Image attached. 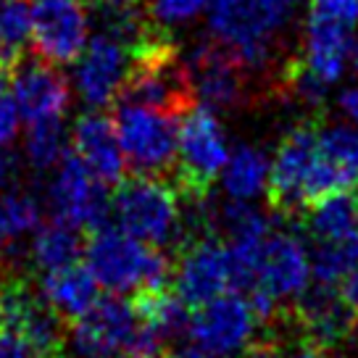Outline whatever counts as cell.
I'll return each mask as SVG.
<instances>
[{
  "label": "cell",
  "mask_w": 358,
  "mask_h": 358,
  "mask_svg": "<svg viewBox=\"0 0 358 358\" xmlns=\"http://www.w3.org/2000/svg\"><path fill=\"white\" fill-rule=\"evenodd\" d=\"M350 187H356V179L322 150L319 124L303 122L285 132L268 164L266 201L271 211L292 216Z\"/></svg>",
  "instance_id": "1"
},
{
  "label": "cell",
  "mask_w": 358,
  "mask_h": 358,
  "mask_svg": "<svg viewBox=\"0 0 358 358\" xmlns=\"http://www.w3.org/2000/svg\"><path fill=\"white\" fill-rule=\"evenodd\" d=\"M298 0H208L211 37L235 53L256 79L280 64L282 34Z\"/></svg>",
  "instance_id": "2"
},
{
  "label": "cell",
  "mask_w": 358,
  "mask_h": 358,
  "mask_svg": "<svg viewBox=\"0 0 358 358\" xmlns=\"http://www.w3.org/2000/svg\"><path fill=\"white\" fill-rule=\"evenodd\" d=\"M69 353L77 358H166V340L140 322L129 298L101 295L87 313L66 324Z\"/></svg>",
  "instance_id": "3"
},
{
  "label": "cell",
  "mask_w": 358,
  "mask_h": 358,
  "mask_svg": "<svg viewBox=\"0 0 358 358\" xmlns=\"http://www.w3.org/2000/svg\"><path fill=\"white\" fill-rule=\"evenodd\" d=\"M85 258L98 285L108 292L124 295L143 285L171 282V256L164 248L148 245L113 222L85 232Z\"/></svg>",
  "instance_id": "4"
},
{
  "label": "cell",
  "mask_w": 358,
  "mask_h": 358,
  "mask_svg": "<svg viewBox=\"0 0 358 358\" xmlns=\"http://www.w3.org/2000/svg\"><path fill=\"white\" fill-rule=\"evenodd\" d=\"M111 219L148 245L166 248L182 237V195L164 177H124L111 195Z\"/></svg>",
  "instance_id": "5"
},
{
  "label": "cell",
  "mask_w": 358,
  "mask_h": 358,
  "mask_svg": "<svg viewBox=\"0 0 358 358\" xmlns=\"http://www.w3.org/2000/svg\"><path fill=\"white\" fill-rule=\"evenodd\" d=\"M229 158V143L216 111L195 103L179 119L174 187L185 203L208 201Z\"/></svg>",
  "instance_id": "6"
},
{
  "label": "cell",
  "mask_w": 358,
  "mask_h": 358,
  "mask_svg": "<svg viewBox=\"0 0 358 358\" xmlns=\"http://www.w3.org/2000/svg\"><path fill=\"white\" fill-rule=\"evenodd\" d=\"M179 116L134 103H113V127L122 143L127 169L143 177L174 171L179 143Z\"/></svg>",
  "instance_id": "7"
},
{
  "label": "cell",
  "mask_w": 358,
  "mask_h": 358,
  "mask_svg": "<svg viewBox=\"0 0 358 358\" xmlns=\"http://www.w3.org/2000/svg\"><path fill=\"white\" fill-rule=\"evenodd\" d=\"M266 324L256 311V306L243 292H222L219 298L203 303L190 313L187 337L192 345L227 358L237 356L248 348L258 345L261 327Z\"/></svg>",
  "instance_id": "8"
},
{
  "label": "cell",
  "mask_w": 358,
  "mask_h": 358,
  "mask_svg": "<svg viewBox=\"0 0 358 358\" xmlns=\"http://www.w3.org/2000/svg\"><path fill=\"white\" fill-rule=\"evenodd\" d=\"M171 287L190 308H198L232 287L229 253L213 229L185 235L177 243L171 256Z\"/></svg>",
  "instance_id": "9"
},
{
  "label": "cell",
  "mask_w": 358,
  "mask_h": 358,
  "mask_svg": "<svg viewBox=\"0 0 358 358\" xmlns=\"http://www.w3.org/2000/svg\"><path fill=\"white\" fill-rule=\"evenodd\" d=\"M48 208L56 222L71 224L82 232L111 222V195L92 169L77 156L66 153L48 187Z\"/></svg>",
  "instance_id": "10"
},
{
  "label": "cell",
  "mask_w": 358,
  "mask_h": 358,
  "mask_svg": "<svg viewBox=\"0 0 358 358\" xmlns=\"http://www.w3.org/2000/svg\"><path fill=\"white\" fill-rule=\"evenodd\" d=\"M195 98L211 111H232L250 98L253 74L245 64L219 40H203L187 58Z\"/></svg>",
  "instance_id": "11"
},
{
  "label": "cell",
  "mask_w": 358,
  "mask_h": 358,
  "mask_svg": "<svg viewBox=\"0 0 358 358\" xmlns=\"http://www.w3.org/2000/svg\"><path fill=\"white\" fill-rule=\"evenodd\" d=\"M292 316L298 335L322 348L324 353L345 345L358 327V313L343 301L340 290L319 280H313V285L308 282V287L295 298Z\"/></svg>",
  "instance_id": "12"
},
{
  "label": "cell",
  "mask_w": 358,
  "mask_h": 358,
  "mask_svg": "<svg viewBox=\"0 0 358 358\" xmlns=\"http://www.w3.org/2000/svg\"><path fill=\"white\" fill-rule=\"evenodd\" d=\"M87 13L82 0H34L32 45L34 53L50 64L66 66L87 45Z\"/></svg>",
  "instance_id": "13"
},
{
  "label": "cell",
  "mask_w": 358,
  "mask_h": 358,
  "mask_svg": "<svg viewBox=\"0 0 358 358\" xmlns=\"http://www.w3.org/2000/svg\"><path fill=\"white\" fill-rule=\"evenodd\" d=\"M132 66V53L124 43L106 32H98L77 58L74 85L79 98L90 108L111 106Z\"/></svg>",
  "instance_id": "14"
},
{
  "label": "cell",
  "mask_w": 358,
  "mask_h": 358,
  "mask_svg": "<svg viewBox=\"0 0 358 358\" xmlns=\"http://www.w3.org/2000/svg\"><path fill=\"white\" fill-rule=\"evenodd\" d=\"M13 101L27 122L37 119H64V113L71 101L69 79L58 64H50L45 58H29L19 64V71L11 82Z\"/></svg>",
  "instance_id": "15"
},
{
  "label": "cell",
  "mask_w": 358,
  "mask_h": 358,
  "mask_svg": "<svg viewBox=\"0 0 358 358\" xmlns=\"http://www.w3.org/2000/svg\"><path fill=\"white\" fill-rule=\"evenodd\" d=\"M353 53V27L308 11L303 24L301 64L324 85H335L343 79Z\"/></svg>",
  "instance_id": "16"
},
{
  "label": "cell",
  "mask_w": 358,
  "mask_h": 358,
  "mask_svg": "<svg viewBox=\"0 0 358 358\" xmlns=\"http://www.w3.org/2000/svg\"><path fill=\"white\" fill-rule=\"evenodd\" d=\"M71 145L85 164H87L106 185H116L127 174V158H124L119 134L113 119L101 108L82 113L74 129H71Z\"/></svg>",
  "instance_id": "17"
},
{
  "label": "cell",
  "mask_w": 358,
  "mask_h": 358,
  "mask_svg": "<svg viewBox=\"0 0 358 358\" xmlns=\"http://www.w3.org/2000/svg\"><path fill=\"white\" fill-rule=\"evenodd\" d=\"M98 287L101 285L95 280V274L82 264L43 271V282H40L45 301L56 308L66 324L92 308V303L101 298Z\"/></svg>",
  "instance_id": "18"
},
{
  "label": "cell",
  "mask_w": 358,
  "mask_h": 358,
  "mask_svg": "<svg viewBox=\"0 0 358 358\" xmlns=\"http://www.w3.org/2000/svg\"><path fill=\"white\" fill-rule=\"evenodd\" d=\"M306 235L313 243H335V240H345V237L358 232V211L353 192H335L327 195L322 201H316L313 206L306 208Z\"/></svg>",
  "instance_id": "19"
},
{
  "label": "cell",
  "mask_w": 358,
  "mask_h": 358,
  "mask_svg": "<svg viewBox=\"0 0 358 358\" xmlns=\"http://www.w3.org/2000/svg\"><path fill=\"white\" fill-rule=\"evenodd\" d=\"M32 264L40 271H53L71 264H79V258L85 256V232L64 222L40 224L34 229L32 248H29Z\"/></svg>",
  "instance_id": "20"
},
{
  "label": "cell",
  "mask_w": 358,
  "mask_h": 358,
  "mask_svg": "<svg viewBox=\"0 0 358 358\" xmlns=\"http://www.w3.org/2000/svg\"><path fill=\"white\" fill-rule=\"evenodd\" d=\"M222 185L227 198L232 201H253L266 190L268 161L256 145H237L222 171Z\"/></svg>",
  "instance_id": "21"
},
{
  "label": "cell",
  "mask_w": 358,
  "mask_h": 358,
  "mask_svg": "<svg viewBox=\"0 0 358 358\" xmlns=\"http://www.w3.org/2000/svg\"><path fill=\"white\" fill-rule=\"evenodd\" d=\"M43 224V208L27 192L0 195V268L11 266L13 248Z\"/></svg>",
  "instance_id": "22"
},
{
  "label": "cell",
  "mask_w": 358,
  "mask_h": 358,
  "mask_svg": "<svg viewBox=\"0 0 358 358\" xmlns=\"http://www.w3.org/2000/svg\"><path fill=\"white\" fill-rule=\"evenodd\" d=\"M29 40H32V0H0V66H19Z\"/></svg>",
  "instance_id": "23"
},
{
  "label": "cell",
  "mask_w": 358,
  "mask_h": 358,
  "mask_svg": "<svg viewBox=\"0 0 358 358\" xmlns=\"http://www.w3.org/2000/svg\"><path fill=\"white\" fill-rule=\"evenodd\" d=\"M24 153L34 171H50L66 156V129L64 122L53 119H37L29 122V132L24 140Z\"/></svg>",
  "instance_id": "24"
},
{
  "label": "cell",
  "mask_w": 358,
  "mask_h": 358,
  "mask_svg": "<svg viewBox=\"0 0 358 358\" xmlns=\"http://www.w3.org/2000/svg\"><path fill=\"white\" fill-rule=\"evenodd\" d=\"M358 266V232L335 240V243H313L311 248V274L313 280L337 285L350 268Z\"/></svg>",
  "instance_id": "25"
},
{
  "label": "cell",
  "mask_w": 358,
  "mask_h": 358,
  "mask_svg": "<svg viewBox=\"0 0 358 358\" xmlns=\"http://www.w3.org/2000/svg\"><path fill=\"white\" fill-rule=\"evenodd\" d=\"M319 143L327 156L358 182V124L319 127Z\"/></svg>",
  "instance_id": "26"
},
{
  "label": "cell",
  "mask_w": 358,
  "mask_h": 358,
  "mask_svg": "<svg viewBox=\"0 0 358 358\" xmlns=\"http://www.w3.org/2000/svg\"><path fill=\"white\" fill-rule=\"evenodd\" d=\"M203 8H208V0H150L148 13L161 27H177V24L192 22Z\"/></svg>",
  "instance_id": "27"
},
{
  "label": "cell",
  "mask_w": 358,
  "mask_h": 358,
  "mask_svg": "<svg viewBox=\"0 0 358 358\" xmlns=\"http://www.w3.org/2000/svg\"><path fill=\"white\" fill-rule=\"evenodd\" d=\"M308 11L337 19V22L356 27L358 24V0H311Z\"/></svg>",
  "instance_id": "28"
},
{
  "label": "cell",
  "mask_w": 358,
  "mask_h": 358,
  "mask_svg": "<svg viewBox=\"0 0 358 358\" xmlns=\"http://www.w3.org/2000/svg\"><path fill=\"white\" fill-rule=\"evenodd\" d=\"M19 119H22V111H19V106H16L11 92V95H6L0 101V148L8 145L13 137H16V132H19Z\"/></svg>",
  "instance_id": "29"
},
{
  "label": "cell",
  "mask_w": 358,
  "mask_h": 358,
  "mask_svg": "<svg viewBox=\"0 0 358 358\" xmlns=\"http://www.w3.org/2000/svg\"><path fill=\"white\" fill-rule=\"evenodd\" d=\"M274 358H329V353L298 335V340L287 343L285 348H274Z\"/></svg>",
  "instance_id": "30"
},
{
  "label": "cell",
  "mask_w": 358,
  "mask_h": 358,
  "mask_svg": "<svg viewBox=\"0 0 358 358\" xmlns=\"http://www.w3.org/2000/svg\"><path fill=\"white\" fill-rule=\"evenodd\" d=\"M0 358H34L29 345L24 343L16 332H3L0 335Z\"/></svg>",
  "instance_id": "31"
},
{
  "label": "cell",
  "mask_w": 358,
  "mask_h": 358,
  "mask_svg": "<svg viewBox=\"0 0 358 358\" xmlns=\"http://www.w3.org/2000/svg\"><path fill=\"white\" fill-rule=\"evenodd\" d=\"M337 290H340V295H343V301L353 308V311L358 313V266L350 268L343 280L335 285Z\"/></svg>",
  "instance_id": "32"
},
{
  "label": "cell",
  "mask_w": 358,
  "mask_h": 358,
  "mask_svg": "<svg viewBox=\"0 0 358 358\" xmlns=\"http://www.w3.org/2000/svg\"><path fill=\"white\" fill-rule=\"evenodd\" d=\"M337 108L350 124H358V85L345 87L337 98Z\"/></svg>",
  "instance_id": "33"
},
{
  "label": "cell",
  "mask_w": 358,
  "mask_h": 358,
  "mask_svg": "<svg viewBox=\"0 0 358 358\" xmlns=\"http://www.w3.org/2000/svg\"><path fill=\"white\" fill-rule=\"evenodd\" d=\"M166 358H219V356H211V353H206V350H201L198 345H187V348H177L174 353H169Z\"/></svg>",
  "instance_id": "34"
},
{
  "label": "cell",
  "mask_w": 358,
  "mask_h": 358,
  "mask_svg": "<svg viewBox=\"0 0 358 358\" xmlns=\"http://www.w3.org/2000/svg\"><path fill=\"white\" fill-rule=\"evenodd\" d=\"M240 358H274V345L271 343H258L240 353Z\"/></svg>",
  "instance_id": "35"
},
{
  "label": "cell",
  "mask_w": 358,
  "mask_h": 358,
  "mask_svg": "<svg viewBox=\"0 0 358 358\" xmlns=\"http://www.w3.org/2000/svg\"><path fill=\"white\" fill-rule=\"evenodd\" d=\"M11 82H13V69L0 66V101L6 95H11Z\"/></svg>",
  "instance_id": "36"
},
{
  "label": "cell",
  "mask_w": 358,
  "mask_h": 358,
  "mask_svg": "<svg viewBox=\"0 0 358 358\" xmlns=\"http://www.w3.org/2000/svg\"><path fill=\"white\" fill-rule=\"evenodd\" d=\"M8 177H11V164H8V158L6 153L0 150V195L6 190V185H8Z\"/></svg>",
  "instance_id": "37"
},
{
  "label": "cell",
  "mask_w": 358,
  "mask_h": 358,
  "mask_svg": "<svg viewBox=\"0 0 358 358\" xmlns=\"http://www.w3.org/2000/svg\"><path fill=\"white\" fill-rule=\"evenodd\" d=\"M98 3H106V6H134L137 0H98Z\"/></svg>",
  "instance_id": "38"
},
{
  "label": "cell",
  "mask_w": 358,
  "mask_h": 358,
  "mask_svg": "<svg viewBox=\"0 0 358 358\" xmlns=\"http://www.w3.org/2000/svg\"><path fill=\"white\" fill-rule=\"evenodd\" d=\"M350 64H353V69L358 71V37L353 40V53H350Z\"/></svg>",
  "instance_id": "39"
},
{
  "label": "cell",
  "mask_w": 358,
  "mask_h": 358,
  "mask_svg": "<svg viewBox=\"0 0 358 358\" xmlns=\"http://www.w3.org/2000/svg\"><path fill=\"white\" fill-rule=\"evenodd\" d=\"M348 358H358V340H356V345H353V350H350V356Z\"/></svg>",
  "instance_id": "40"
},
{
  "label": "cell",
  "mask_w": 358,
  "mask_h": 358,
  "mask_svg": "<svg viewBox=\"0 0 358 358\" xmlns=\"http://www.w3.org/2000/svg\"><path fill=\"white\" fill-rule=\"evenodd\" d=\"M353 201H356V211H358V182H356V190H353Z\"/></svg>",
  "instance_id": "41"
}]
</instances>
